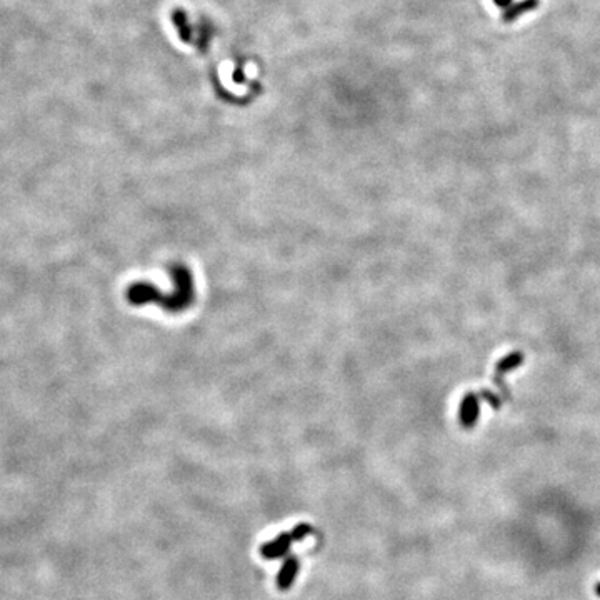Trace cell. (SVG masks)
I'll return each mask as SVG.
<instances>
[{"label":"cell","mask_w":600,"mask_h":600,"mask_svg":"<svg viewBox=\"0 0 600 600\" xmlns=\"http://www.w3.org/2000/svg\"><path fill=\"white\" fill-rule=\"evenodd\" d=\"M292 542H294V540H292V535H290V532L280 534L274 540H270V542L262 544V547H260V555H262L264 559H269V560L280 559L289 552L290 544H292Z\"/></svg>","instance_id":"obj_2"},{"label":"cell","mask_w":600,"mask_h":600,"mask_svg":"<svg viewBox=\"0 0 600 600\" xmlns=\"http://www.w3.org/2000/svg\"><path fill=\"white\" fill-rule=\"evenodd\" d=\"M172 277L175 280L174 292L165 294L162 290L155 289L152 284L139 282L134 284L127 290V299L134 306H142V304H159L162 309L169 312H180L187 309L194 300V282H192V275L189 269L184 265H174L170 269Z\"/></svg>","instance_id":"obj_1"},{"label":"cell","mask_w":600,"mask_h":600,"mask_svg":"<svg viewBox=\"0 0 600 600\" xmlns=\"http://www.w3.org/2000/svg\"><path fill=\"white\" fill-rule=\"evenodd\" d=\"M297 574H299V559L295 557V555L285 559L282 567H280L277 574V589L282 590V592L289 590L295 582V579H297Z\"/></svg>","instance_id":"obj_3"},{"label":"cell","mask_w":600,"mask_h":600,"mask_svg":"<svg viewBox=\"0 0 600 600\" xmlns=\"http://www.w3.org/2000/svg\"><path fill=\"white\" fill-rule=\"evenodd\" d=\"M312 532V527L309 524H299L297 527H295L290 535H292V540L294 542H300V540H304L307 537V535H311Z\"/></svg>","instance_id":"obj_4"}]
</instances>
